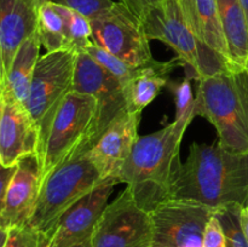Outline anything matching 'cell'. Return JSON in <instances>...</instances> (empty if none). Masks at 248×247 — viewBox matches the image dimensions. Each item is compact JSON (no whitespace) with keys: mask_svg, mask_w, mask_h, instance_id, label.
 Masks as SVG:
<instances>
[{"mask_svg":"<svg viewBox=\"0 0 248 247\" xmlns=\"http://www.w3.org/2000/svg\"><path fill=\"white\" fill-rule=\"evenodd\" d=\"M244 69H245V70H246V72L248 73V57H247L246 62H245V65H244Z\"/></svg>","mask_w":248,"mask_h":247,"instance_id":"obj_36","label":"cell"},{"mask_svg":"<svg viewBox=\"0 0 248 247\" xmlns=\"http://www.w3.org/2000/svg\"><path fill=\"white\" fill-rule=\"evenodd\" d=\"M77 56L69 50L46 52L36 63L24 107L38 131L39 161L53 119L73 91Z\"/></svg>","mask_w":248,"mask_h":247,"instance_id":"obj_7","label":"cell"},{"mask_svg":"<svg viewBox=\"0 0 248 247\" xmlns=\"http://www.w3.org/2000/svg\"><path fill=\"white\" fill-rule=\"evenodd\" d=\"M217 208L186 199H170L150 212V247H202L208 220Z\"/></svg>","mask_w":248,"mask_h":247,"instance_id":"obj_9","label":"cell"},{"mask_svg":"<svg viewBox=\"0 0 248 247\" xmlns=\"http://www.w3.org/2000/svg\"><path fill=\"white\" fill-rule=\"evenodd\" d=\"M70 247H94V246H93V242H92V237H90V239L84 240V241L78 242V244L75 245H72Z\"/></svg>","mask_w":248,"mask_h":247,"instance_id":"obj_33","label":"cell"},{"mask_svg":"<svg viewBox=\"0 0 248 247\" xmlns=\"http://www.w3.org/2000/svg\"><path fill=\"white\" fill-rule=\"evenodd\" d=\"M140 118L142 114L124 111L84 154L98 170L103 179H118L119 172L138 138Z\"/></svg>","mask_w":248,"mask_h":247,"instance_id":"obj_14","label":"cell"},{"mask_svg":"<svg viewBox=\"0 0 248 247\" xmlns=\"http://www.w3.org/2000/svg\"><path fill=\"white\" fill-rule=\"evenodd\" d=\"M73 91L90 94L96 99L97 118L94 140L98 139L108 126L126 111L124 89L119 80L107 72L86 52L77 56Z\"/></svg>","mask_w":248,"mask_h":247,"instance_id":"obj_11","label":"cell"},{"mask_svg":"<svg viewBox=\"0 0 248 247\" xmlns=\"http://www.w3.org/2000/svg\"><path fill=\"white\" fill-rule=\"evenodd\" d=\"M241 206L236 203L225 205L216 210L215 216L219 219L227 237V247H248L246 236L240 222Z\"/></svg>","mask_w":248,"mask_h":247,"instance_id":"obj_24","label":"cell"},{"mask_svg":"<svg viewBox=\"0 0 248 247\" xmlns=\"http://www.w3.org/2000/svg\"><path fill=\"white\" fill-rule=\"evenodd\" d=\"M40 39L38 31H35L21 44L5 77L4 92L23 104L28 96L36 63L40 58Z\"/></svg>","mask_w":248,"mask_h":247,"instance_id":"obj_20","label":"cell"},{"mask_svg":"<svg viewBox=\"0 0 248 247\" xmlns=\"http://www.w3.org/2000/svg\"><path fill=\"white\" fill-rule=\"evenodd\" d=\"M41 188V166L36 154L24 156L17 162L11 177L4 208L0 217V227L10 229L28 224Z\"/></svg>","mask_w":248,"mask_h":247,"instance_id":"obj_15","label":"cell"},{"mask_svg":"<svg viewBox=\"0 0 248 247\" xmlns=\"http://www.w3.org/2000/svg\"><path fill=\"white\" fill-rule=\"evenodd\" d=\"M240 222H241L242 230H244V234L248 242V206L241 208V212H240Z\"/></svg>","mask_w":248,"mask_h":247,"instance_id":"obj_31","label":"cell"},{"mask_svg":"<svg viewBox=\"0 0 248 247\" xmlns=\"http://www.w3.org/2000/svg\"><path fill=\"white\" fill-rule=\"evenodd\" d=\"M118 179L108 178L68 208L40 247H70L92 237L97 223L108 205Z\"/></svg>","mask_w":248,"mask_h":247,"instance_id":"obj_12","label":"cell"},{"mask_svg":"<svg viewBox=\"0 0 248 247\" xmlns=\"http://www.w3.org/2000/svg\"><path fill=\"white\" fill-rule=\"evenodd\" d=\"M179 4L196 38L232 64L216 0H179Z\"/></svg>","mask_w":248,"mask_h":247,"instance_id":"obj_18","label":"cell"},{"mask_svg":"<svg viewBox=\"0 0 248 247\" xmlns=\"http://www.w3.org/2000/svg\"><path fill=\"white\" fill-rule=\"evenodd\" d=\"M202 247H227L225 232L216 216H213L206 225L202 237Z\"/></svg>","mask_w":248,"mask_h":247,"instance_id":"obj_28","label":"cell"},{"mask_svg":"<svg viewBox=\"0 0 248 247\" xmlns=\"http://www.w3.org/2000/svg\"><path fill=\"white\" fill-rule=\"evenodd\" d=\"M142 22L149 40L162 41L176 52L189 79L200 80L235 68L196 38L186 23L179 0H162Z\"/></svg>","mask_w":248,"mask_h":247,"instance_id":"obj_4","label":"cell"},{"mask_svg":"<svg viewBox=\"0 0 248 247\" xmlns=\"http://www.w3.org/2000/svg\"><path fill=\"white\" fill-rule=\"evenodd\" d=\"M172 91L176 97V118H181L184 114L188 113L195 104V97H193L190 79L186 77L182 81L174 84L172 86Z\"/></svg>","mask_w":248,"mask_h":247,"instance_id":"obj_27","label":"cell"},{"mask_svg":"<svg viewBox=\"0 0 248 247\" xmlns=\"http://www.w3.org/2000/svg\"><path fill=\"white\" fill-rule=\"evenodd\" d=\"M41 235L28 225L7 229L4 247H40Z\"/></svg>","mask_w":248,"mask_h":247,"instance_id":"obj_26","label":"cell"},{"mask_svg":"<svg viewBox=\"0 0 248 247\" xmlns=\"http://www.w3.org/2000/svg\"><path fill=\"white\" fill-rule=\"evenodd\" d=\"M230 62L244 69L248 57V24L241 0H216Z\"/></svg>","mask_w":248,"mask_h":247,"instance_id":"obj_19","label":"cell"},{"mask_svg":"<svg viewBox=\"0 0 248 247\" xmlns=\"http://www.w3.org/2000/svg\"><path fill=\"white\" fill-rule=\"evenodd\" d=\"M15 170H16V166L5 167L0 165V217H1L2 208H4V201L7 186H9V183L11 181V177L14 174Z\"/></svg>","mask_w":248,"mask_h":247,"instance_id":"obj_30","label":"cell"},{"mask_svg":"<svg viewBox=\"0 0 248 247\" xmlns=\"http://www.w3.org/2000/svg\"><path fill=\"white\" fill-rule=\"evenodd\" d=\"M36 31L46 52L67 50L64 21L56 4L50 1L41 2Z\"/></svg>","mask_w":248,"mask_h":247,"instance_id":"obj_21","label":"cell"},{"mask_svg":"<svg viewBox=\"0 0 248 247\" xmlns=\"http://www.w3.org/2000/svg\"><path fill=\"white\" fill-rule=\"evenodd\" d=\"M7 237V229L0 227V247H4L5 241H6Z\"/></svg>","mask_w":248,"mask_h":247,"instance_id":"obj_34","label":"cell"},{"mask_svg":"<svg viewBox=\"0 0 248 247\" xmlns=\"http://www.w3.org/2000/svg\"><path fill=\"white\" fill-rule=\"evenodd\" d=\"M196 116L195 104L156 132L138 136L130 156L118 174L137 205L152 212L157 205L170 200L182 162V140L186 128Z\"/></svg>","mask_w":248,"mask_h":247,"instance_id":"obj_1","label":"cell"},{"mask_svg":"<svg viewBox=\"0 0 248 247\" xmlns=\"http://www.w3.org/2000/svg\"><path fill=\"white\" fill-rule=\"evenodd\" d=\"M97 103L90 94L72 91L58 109L40 156L41 183L65 162L84 155L93 145Z\"/></svg>","mask_w":248,"mask_h":247,"instance_id":"obj_5","label":"cell"},{"mask_svg":"<svg viewBox=\"0 0 248 247\" xmlns=\"http://www.w3.org/2000/svg\"><path fill=\"white\" fill-rule=\"evenodd\" d=\"M150 212L137 205L127 188L104 208L94 232V247H150Z\"/></svg>","mask_w":248,"mask_h":247,"instance_id":"obj_10","label":"cell"},{"mask_svg":"<svg viewBox=\"0 0 248 247\" xmlns=\"http://www.w3.org/2000/svg\"><path fill=\"white\" fill-rule=\"evenodd\" d=\"M241 5L244 7L245 15H246V19H247V24H248V0H241Z\"/></svg>","mask_w":248,"mask_h":247,"instance_id":"obj_35","label":"cell"},{"mask_svg":"<svg viewBox=\"0 0 248 247\" xmlns=\"http://www.w3.org/2000/svg\"><path fill=\"white\" fill-rule=\"evenodd\" d=\"M198 81L196 115L215 126L223 149L248 153V73L230 68Z\"/></svg>","mask_w":248,"mask_h":247,"instance_id":"obj_3","label":"cell"},{"mask_svg":"<svg viewBox=\"0 0 248 247\" xmlns=\"http://www.w3.org/2000/svg\"><path fill=\"white\" fill-rule=\"evenodd\" d=\"M57 5L60 14L64 21L65 38H67V50L72 52L82 53L91 43V22L87 17L70 7Z\"/></svg>","mask_w":248,"mask_h":247,"instance_id":"obj_22","label":"cell"},{"mask_svg":"<svg viewBox=\"0 0 248 247\" xmlns=\"http://www.w3.org/2000/svg\"><path fill=\"white\" fill-rule=\"evenodd\" d=\"M119 1L125 5L130 11H132L140 21H143L152 10L161 4L162 0H119Z\"/></svg>","mask_w":248,"mask_h":247,"instance_id":"obj_29","label":"cell"},{"mask_svg":"<svg viewBox=\"0 0 248 247\" xmlns=\"http://www.w3.org/2000/svg\"><path fill=\"white\" fill-rule=\"evenodd\" d=\"M104 179L86 155L61 165L43 181L28 227L47 239L61 216Z\"/></svg>","mask_w":248,"mask_h":247,"instance_id":"obj_6","label":"cell"},{"mask_svg":"<svg viewBox=\"0 0 248 247\" xmlns=\"http://www.w3.org/2000/svg\"><path fill=\"white\" fill-rule=\"evenodd\" d=\"M85 52L91 56L96 62H98L107 72L110 73L114 77H116L121 84V86H123V89L132 79L133 75L137 73L138 68H140L124 62L123 60L111 55L110 52L106 51L104 48L99 47L98 45L93 44L92 41L86 47Z\"/></svg>","mask_w":248,"mask_h":247,"instance_id":"obj_23","label":"cell"},{"mask_svg":"<svg viewBox=\"0 0 248 247\" xmlns=\"http://www.w3.org/2000/svg\"><path fill=\"white\" fill-rule=\"evenodd\" d=\"M44 0H0V46L5 77L17 50L38 28Z\"/></svg>","mask_w":248,"mask_h":247,"instance_id":"obj_16","label":"cell"},{"mask_svg":"<svg viewBox=\"0 0 248 247\" xmlns=\"http://www.w3.org/2000/svg\"><path fill=\"white\" fill-rule=\"evenodd\" d=\"M39 136L23 103L2 91L0 96V165L16 166L24 156L36 154Z\"/></svg>","mask_w":248,"mask_h":247,"instance_id":"obj_13","label":"cell"},{"mask_svg":"<svg viewBox=\"0 0 248 247\" xmlns=\"http://www.w3.org/2000/svg\"><path fill=\"white\" fill-rule=\"evenodd\" d=\"M171 199H186L218 208L248 206V153H232L219 144L193 143L182 164Z\"/></svg>","mask_w":248,"mask_h":247,"instance_id":"obj_2","label":"cell"},{"mask_svg":"<svg viewBox=\"0 0 248 247\" xmlns=\"http://www.w3.org/2000/svg\"><path fill=\"white\" fill-rule=\"evenodd\" d=\"M44 1H50L53 4L70 7L82 14L89 19L94 18L102 12L107 11L114 4L113 0H44Z\"/></svg>","mask_w":248,"mask_h":247,"instance_id":"obj_25","label":"cell"},{"mask_svg":"<svg viewBox=\"0 0 248 247\" xmlns=\"http://www.w3.org/2000/svg\"><path fill=\"white\" fill-rule=\"evenodd\" d=\"M4 85H5V73H4V65H2L1 46H0V96H1L2 91H4Z\"/></svg>","mask_w":248,"mask_h":247,"instance_id":"obj_32","label":"cell"},{"mask_svg":"<svg viewBox=\"0 0 248 247\" xmlns=\"http://www.w3.org/2000/svg\"><path fill=\"white\" fill-rule=\"evenodd\" d=\"M90 22L91 40L99 47L135 67L154 61L143 22L120 1Z\"/></svg>","mask_w":248,"mask_h":247,"instance_id":"obj_8","label":"cell"},{"mask_svg":"<svg viewBox=\"0 0 248 247\" xmlns=\"http://www.w3.org/2000/svg\"><path fill=\"white\" fill-rule=\"evenodd\" d=\"M177 65H182L178 57L167 62L154 60L147 65L138 68L132 79L124 86L126 110L132 114H142L167 85L169 75Z\"/></svg>","mask_w":248,"mask_h":247,"instance_id":"obj_17","label":"cell"}]
</instances>
